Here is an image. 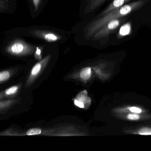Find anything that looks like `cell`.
I'll return each mask as SVG.
<instances>
[{"label": "cell", "instance_id": "obj_18", "mask_svg": "<svg viewBox=\"0 0 151 151\" xmlns=\"http://www.w3.org/2000/svg\"><path fill=\"white\" fill-rule=\"evenodd\" d=\"M36 55L38 56H40V53H41V51H40V49H38V48H37V51H36Z\"/></svg>", "mask_w": 151, "mask_h": 151}, {"label": "cell", "instance_id": "obj_12", "mask_svg": "<svg viewBox=\"0 0 151 151\" xmlns=\"http://www.w3.org/2000/svg\"><path fill=\"white\" fill-rule=\"evenodd\" d=\"M139 134L142 135H151V129L148 128H143L139 132Z\"/></svg>", "mask_w": 151, "mask_h": 151}, {"label": "cell", "instance_id": "obj_1", "mask_svg": "<svg viewBox=\"0 0 151 151\" xmlns=\"http://www.w3.org/2000/svg\"><path fill=\"white\" fill-rule=\"evenodd\" d=\"M149 0H138L129 4L116 9L91 23L87 28V35L88 37L93 36L99 30L106 24L114 19L122 18L128 15L132 12L140 9Z\"/></svg>", "mask_w": 151, "mask_h": 151}, {"label": "cell", "instance_id": "obj_7", "mask_svg": "<svg viewBox=\"0 0 151 151\" xmlns=\"http://www.w3.org/2000/svg\"><path fill=\"white\" fill-rule=\"evenodd\" d=\"M45 60V59L41 62L38 63L36 64L32 68V70L31 71V74L30 77L31 78L35 77L40 72L41 70V68H42V65L43 64V63Z\"/></svg>", "mask_w": 151, "mask_h": 151}, {"label": "cell", "instance_id": "obj_6", "mask_svg": "<svg viewBox=\"0 0 151 151\" xmlns=\"http://www.w3.org/2000/svg\"><path fill=\"white\" fill-rule=\"evenodd\" d=\"M91 68H84L81 70L80 72V76L83 80H87L91 78Z\"/></svg>", "mask_w": 151, "mask_h": 151}, {"label": "cell", "instance_id": "obj_11", "mask_svg": "<svg viewBox=\"0 0 151 151\" xmlns=\"http://www.w3.org/2000/svg\"><path fill=\"white\" fill-rule=\"evenodd\" d=\"M41 130L40 129H38V128H33V129H30L27 132V135L31 136V135H39L41 134Z\"/></svg>", "mask_w": 151, "mask_h": 151}, {"label": "cell", "instance_id": "obj_17", "mask_svg": "<svg viewBox=\"0 0 151 151\" xmlns=\"http://www.w3.org/2000/svg\"><path fill=\"white\" fill-rule=\"evenodd\" d=\"M32 1H33V4H34L35 8H37L39 5L40 0H32Z\"/></svg>", "mask_w": 151, "mask_h": 151}, {"label": "cell", "instance_id": "obj_13", "mask_svg": "<svg viewBox=\"0 0 151 151\" xmlns=\"http://www.w3.org/2000/svg\"><path fill=\"white\" fill-rule=\"evenodd\" d=\"M17 90H18V87L17 86H13V87H10L9 89H7L6 91V93L8 95L14 94L17 92Z\"/></svg>", "mask_w": 151, "mask_h": 151}, {"label": "cell", "instance_id": "obj_8", "mask_svg": "<svg viewBox=\"0 0 151 151\" xmlns=\"http://www.w3.org/2000/svg\"><path fill=\"white\" fill-rule=\"evenodd\" d=\"M44 39L48 42H55L59 39V37L57 35L53 33H46L44 34Z\"/></svg>", "mask_w": 151, "mask_h": 151}, {"label": "cell", "instance_id": "obj_3", "mask_svg": "<svg viewBox=\"0 0 151 151\" xmlns=\"http://www.w3.org/2000/svg\"><path fill=\"white\" fill-rule=\"evenodd\" d=\"M132 0H114L106 8L104 9L100 15V17L103 16L106 14L109 13L111 11L126 5L127 2L131 1Z\"/></svg>", "mask_w": 151, "mask_h": 151}, {"label": "cell", "instance_id": "obj_5", "mask_svg": "<svg viewBox=\"0 0 151 151\" xmlns=\"http://www.w3.org/2000/svg\"><path fill=\"white\" fill-rule=\"evenodd\" d=\"M131 24L130 23L128 22L123 24L122 26H121L119 29L117 37L118 38H121L129 35L131 32Z\"/></svg>", "mask_w": 151, "mask_h": 151}, {"label": "cell", "instance_id": "obj_14", "mask_svg": "<svg viewBox=\"0 0 151 151\" xmlns=\"http://www.w3.org/2000/svg\"><path fill=\"white\" fill-rule=\"evenodd\" d=\"M74 103H75V105L77 106L78 107L80 108H84V103L81 102V101H79L78 100L76 99L74 100Z\"/></svg>", "mask_w": 151, "mask_h": 151}, {"label": "cell", "instance_id": "obj_9", "mask_svg": "<svg viewBox=\"0 0 151 151\" xmlns=\"http://www.w3.org/2000/svg\"><path fill=\"white\" fill-rule=\"evenodd\" d=\"M107 0H91V8L92 9H95L101 5Z\"/></svg>", "mask_w": 151, "mask_h": 151}, {"label": "cell", "instance_id": "obj_4", "mask_svg": "<svg viewBox=\"0 0 151 151\" xmlns=\"http://www.w3.org/2000/svg\"><path fill=\"white\" fill-rule=\"evenodd\" d=\"M26 50V46L21 42H15L12 44L9 48V51L14 54H21Z\"/></svg>", "mask_w": 151, "mask_h": 151}, {"label": "cell", "instance_id": "obj_16", "mask_svg": "<svg viewBox=\"0 0 151 151\" xmlns=\"http://www.w3.org/2000/svg\"><path fill=\"white\" fill-rule=\"evenodd\" d=\"M129 109L130 111H131L132 112H133V113L139 114V113H141L142 112V110L136 107H131Z\"/></svg>", "mask_w": 151, "mask_h": 151}, {"label": "cell", "instance_id": "obj_15", "mask_svg": "<svg viewBox=\"0 0 151 151\" xmlns=\"http://www.w3.org/2000/svg\"><path fill=\"white\" fill-rule=\"evenodd\" d=\"M128 118L130 120H137L139 119V116L135 114H130L128 116Z\"/></svg>", "mask_w": 151, "mask_h": 151}, {"label": "cell", "instance_id": "obj_10", "mask_svg": "<svg viewBox=\"0 0 151 151\" xmlns=\"http://www.w3.org/2000/svg\"><path fill=\"white\" fill-rule=\"evenodd\" d=\"M10 77V73L7 71H1L0 73V81L1 83L7 80Z\"/></svg>", "mask_w": 151, "mask_h": 151}, {"label": "cell", "instance_id": "obj_2", "mask_svg": "<svg viewBox=\"0 0 151 151\" xmlns=\"http://www.w3.org/2000/svg\"><path fill=\"white\" fill-rule=\"evenodd\" d=\"M123 18L114 19L102 26L93 35V39L94 40L108 39L109 35L114 32L120 26L123 22Z\"/></svg>", "mask_w": 151, "mask_h": 151}]
</instances>
